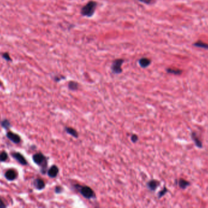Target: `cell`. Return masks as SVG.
<instances>
[{"label":"cell","mask_w":208,"mask_h":208,"mask_svg":"<svg viewBox=\"0 0 208 208\" xmlns=\"http://www.w3.org/2000/svg\"><path fill=\"white\" fill-rule=\"evenodd\" d=\"M32 159L36 164L40 166L41 173L45 174L48 167V161L46 158L41 152H38L33 156Z\"/></svg>","instance_id":"obj_1"},{"label":"cell","mask_w":208,"mask_h":208,"mask_svg":"<svg viewBox=\"0 0 208 208\" xmlns=\"http://www.w3.org/2000/svg\"><path fill=\"white\" fill-rule=\"evenodd\" d=\"M97 7V3L95 1H90L85 4L81 9V13L82 16L90 17L93 16L95 10Z\"/></svg>","instance_id":"obj_2"},{"label":"cell","mask_w":208,"mask_h":208,"mask_svg":"<svg viewBox=\"0 0 208 208\" xmlns=\"http://www.w3.org/2000/svg\"><path fill=\"white\" fill-rule=\"evenodd\" d=\"M76 187L79 190L81 195L87 199H91L95 197V193L93 189L87 186L76 185Z\"/></svg>","instance_id":"obj_3"},{"label":"cell","mask_w":208,"mask_h":208,"mask_svg":"<svg viewBox=\"0 0 208 208\" xmlns=\"http://www.w3.org/2000/svg\"><path fill=\"white\" fill-rule=\"evenodd\" d=\"M123 62V60L122 59H118L113 62V64L112 65V72L115 74H119L122 73V64Z\"/></svg>","instance_id":"obj_4"},{"label":"cell","mask_w":208,"mask_h":208,"mask_svg":"<svg viewBox=\"0 0 208 208\" xmlns=\"http://www.w3.org/2000/svg\"><path fill=\"white\" fill-rule=\"evenodd\" d=\"M6 136L10 141L14 144H18L21 142V137L15 133L9 131L6 134Z\"/></svg>","instance_id":"obj_5"},{"label":"cell","mask_w":208,"mask_h":208,"mask_svg":"<svg viewBox=\"0 0 208 208\" xmlns=\"http://www.w3.org/2000/svg\"><path fill=\"white\" fill-rule=\"evenodd\" d=\"M191 138L193 140L194 144H195L196 146L198 148H201L203 147V143L200 141L199 137L197 135V134L195 131H192L191 133Z\"/></svg>","instance_id":"obj_6"},{"label":"cell","mask_w":208,"mask_h":208,"mask_svg":"<svg viewBox=\"0 0 208 208\" xmlns=\"http://www.w3.org/2000/svg\"><path fill=\"white\" fill-rule=\"evenodd\" d=\"M12 156L21 165H26L27 164V162L25 158L21 153H20V152H14V153L12 154Z\"/></svg>","instance_id":"obj_7"},{"label":"cell","mask_w":208,"mask_h":208,"mask_svg":"<svg viewBox=\"0 0 208 208\" xmlns=\"http://www.w3.org/2000/svg\"><path fill=\"white\" fill-rule=\"evenodd\" d=\"M59 170L56 165H52L48 171V175L52 178L56 177L59 173Z\"/></svg>","instance_id":"obj_8"},{"label":"cell","mask_w":208,"mask_h":208,"mask_svg":"<svg viewBox=\"0 0 208 208\" xmlns=\"http://www.w3.org/2000/svg\"><path fill=\"white\" fill-rule=\"evenodd\" d=\"M6 178L9 180V181H13L17 177V173L16 172L13 170H9L5 173Z\"/></svg>","instance_id":"obj_9"},{"label":"cell","mask_w":208,"mask_h":208,"mask_svg":"<svg viewBox=\"0 0 208 208\" xmlns=\"http://www.w3.org/2000/svg\"><path fill=\"white\" fill-rule=\"evenodd\" d=\"M34 185L37 190H42L45 187V183L44 181L40 178H37L34 180Z\"/></svg>","instance_id":"obj_10"},{"label":"cell","mask_w":208,"mask_h":208,"mask_svg":"<svg viewBox=\"0 0 208 208\" xmlns=\"http://www.w3.org/2000/svg\"><path fill=\"white\" fill-rule=\"evenodd\" d=\"M176 183L182 189H185L190 186V183L183 178H180L177 180V181H176Z\"/></svg>","instance_id":"obj_11"},{"label":"cell","mask_w":208,"mask_h":208,"mask_svg":"<svg viewBox=\"0 0 208 208\" xmlns=\"http://www.w3.org/2000/svg\"><path fill=\"white\" fill-rule=\"evenodd\" d=\"M159 186V182L157 181V180H155V179L151 180V181H150L147 183L148 188L151 191L155 190Z\"/></svg>","instance_id":"obj_12"},{"label":"cell","mask_w":208,"mask_h":208,"mask_svg":"<svg viewBox=\"0 0 208 208\" xmlns=\"http://www.w3.org/2000/svg\"><path fill=\"white\" fill-rule=\"evenodd\" d=\"M150 63H151V61L147 58H141L140 61H139V64H140V66L143 68L147 67L148 66L150 65Z\"/></svg>","instance_id":"obj_13"},{"label":"cell","mask_w":208,"mask_h":208,"mask_svg":"<svg viewBox=\"0 0 208 208\" xmlns=\"http://www.w3.org/2000/svg\"><path fill=\"white\" fill-rule=\"evenodd\" d=\"M166 72H167L168 73L170 74H173L175 75H180L183 71L182 70H179V69H176V68H169L166 69Z\"/></svg>","instance_id":"obj_14"},{"label":"cell","mask_w":208,"mask_h":208,"mask_svg":"<svg viewBox=\"0 0 208 208\" xmlns=\"http://www.w3.org/2000/svg\"><path fill=\"white\" fill-rule=\"evenodd\" d=\"M65 131L68 134L71 135L72 136H73L75 138H77L79 137V134H78V132H77V131L72 128H70V127L65 128Z\"/></svg>","instance_id":"obj_15"},{"label":"cell","mask_w":208,"mask_h":208,"mask_svg":"<svg viewBox=\"0 0 208 208\" xmlns=\"http://www.w3.org/2000/svg\"><path fill=\"white\" fill-rule=\"evenodd\" d=\"M193 45V46H195V47H198V48H204V49L208 50V44L203 42V41H202L201 40L197 41V42L194 43Z\"/></svg>","instance_id":"obj_16"},{"label":"cell","mask_w":208,"mask_h":208,"mask_svg":"<svg viewBox=\"0 0 208 208\" xmlns=\"http://www.w3.org/2000/svg\"><path fill=\"white\" fill-rule=\"evenodd\" d=\"M68 88L71 90H76L79 88L78 83L75 81H70L68 84Z\"/></svg>","instance_id":"obj_17"},{"label":"cell","mask_w":208,"mask_h":208,"mask_svg":"<svg viewBox=\"0 0 208 208\" xmlns=\"http://www.w3.org/2000/svg\"><path fill=\"white\" fill-rule=\"evenodd\" d=\"M8 158L7 153L6 151H2L0 152V162H4Z\"/></svg>","instance_id":"obj_18"},{"label":"cell","mask_w":208,"mask_h":208,"mask_svg":"<svg viewBox=\"0 0 208 208\" xmlns=\"http://www.w3.org/2000/svg\"><path fill=\"white\" fill-rule=\"evenodd\" d=\"M1 126L3 128L7 130L10 127V123L8 120L5 119L1 122Z\"/></svg>","instance_id":"obj_19"},{"label":"cell","mask_w":208,"mask_h":208,"mask_svg":"<svg viewBox=\"0 0 208 208\" xmlns=\"http://www.w3.org/2000/svg\"><path fill=\"white\" fill-rule=\"evenodd\" d=\"M168 189L166 188L165 187H164V189H163L162 190H161V191L158 193V198H161L162 197H163V196L165 195V194L168 192Z\"/></svg>","instance_id":"obj_20"},{"label":"cell","mask_w":208,"mask_h":208,"mask_svg":"<svg viewBox=\"0 0 208 208\" xmlns=\"http://www.w3.org/2000/svg\"><path fill=\"white\" fill-rule=\"evenodd\" d=\"M3 58L5 60H6L7 61H12V59L10 58L9 54L7 53H5L3 54Z\"/></svg>","instance_id":"obj_21"},{"label":"cell","mask_w":208,"mask_h":208,"mask_svg":"<svg viewBox=\"0 0 208 208\" xmlns=\"http://www.w3.org/2000/svg\"><path fill=\"white\" fill-rule=\"evenodd\" d=\"M131 140L133 143H136L138 141V137L136 134H133L131 137Z\"/></svg>","instance_id":"obj_22"},{"label":"cell","mask_w":208,"mask_h":208,"mask_svg":"<svg viewBox=\"0 0 208 208\" xmlns=\"http://www.w3.org/2000/svg\"><path fill=\"white\" fill-rule=\"evenodd\" d=\"M63 191V188L60 186H57L55 188V192L56 193H60Z\"/></svg>","instance_id":"obj_23"},{"label":"cell","mask_w":208,"mask_h":208,"mask_svg":"<svg viewBox=\"0 0 208 208\" xmlns=\"http://www.w3.org/2000/svg\"><path fill=\"white\" fill-rule=\"evenodd\" d=\"M6 205L4 203V201L2 200V199L0 198V208H4L6 207Z\"/></svg>","instance_id":"obj_24"},{"label":"cell","mask_w":208,"mask_h":208,"mask_svg":"<svg viewBox=\"0 0 208 208\" xmlns=\"http://www.w3.org/2000/svg\"><path fill=\"white\" fill-rule=\"evenodd\" d=\"M139 1L142 3H144L145 4H150L151 3L152 0H139Z\"/></svg>","instance_id":"obj_25"},{"label":"cell","mask_w":208,"mask_h":208,"mask_svg":"<svg viewBox=\"0 0 208 208\" xmlns=\"http://www.w3.org/2000/svg\"><path fill=\"white\" fill-rule=\"evenodd\" d=\"M1 86V82H0V86Z\"/></svg>","instance_id":"obj_26"}]
</instances>
